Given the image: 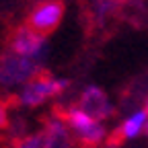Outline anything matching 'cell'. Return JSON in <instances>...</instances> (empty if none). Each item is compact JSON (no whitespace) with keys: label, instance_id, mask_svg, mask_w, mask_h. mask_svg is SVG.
<instances>
[{"label":"cell","instance_id":"cell-9","mask_svg":"<svg viewBox=\"0 0 148 148\" xmlns=\"http://www.w3.org/2000/svg\"><path fill=\"white\" fill-rule=\"evenodd\" d=\"M4 123H6V119H4V111L0 109V125H4Z\"/></svg>","mask_w":148,"mask_h":148},{"label":"cell","instance_id":"cell-7","mask_svg":"<svg viewBox=\"0 0 148 148\" xmlns=\"http://www.w3.org/2000/svg\"><path fill=\"white\" fill-rule=\"evenodd\" d=\"M146 117H148L146 109H144V111H136L132 117H127V119L121 123V127H119V132H121L123 140L136 138V136L142 132V130H144V125H146Z\"/></svg>","mask_w":148,"mask_h":148},{"label":"cell","instance_id":"cell-10","mask_svg":"<svg viewBox=\"0 0 148 148\" xmlns=\"http://www.w3.org/2000/svg\"><path fill=\"white\" fill-rule=\"evenodd\" d=\"M146 113H148V103H146Z\"/></svg>","mask_w":148,"mask_h":148},{"label":"cell","instance_id":"cell-2","mask_svg":"<svg viewBox=\"0 0 148 148\" xmlns=\"http://www.w3.org/2000/svg\"><path fill=\"white\" fill-rule=\"evenodd\" d=\"M68 86V80H60V78H53L49 72L41 70L37 76L27 82L18 95V103L27 105V107H37L41 105L43 101H47L53 95H60V92Z\"/></svg>","mask_w":148,"mask_h":148},{"label":"cell","instance_id":"cell-11","mask_svg":"<svg viewBox=\"0 0 148 148\" xmlns=\"http://www.w3.org/2000/svg\"><path fill=\"white\" fill-rule=\"evenodd\" d=\"M146 132H148V123H146Z\"/></svg>","mask_w":148,"mask_h":148},{"label":"cell","instance_id":"cell-8","mask_svg":"<svg viewBox=\"0 0 148 148\" xmlns=\"http://www.w3.org/2000/svg\"><path fill=\"white\" fill-rule=\"evenodd\" d=\"M14 148H43V136H27Z\"/></svg>","mask_w":148,"mask_h":148},{"label":"cell","instance_id":"cell-5","mask_svg":"<svg viewBox=\"0 0 148 148\" xmlns=\"http://www.w3.org/2000/svg\"><path fill=\"white\" fill-rule=\"evenodd\" d=\"M76 107L80 111H84V113L88 117H92L95 121L107 119L113 113V105L109 103V97L105 95V90H101L97 86H86L80 92V99H78Z\"/></svg>","mask_w":148,"mask_h":148},{"label":"cell","instance_id":"cell-6","mask_svg":"<svg viewBox=\"0 0 148 148\" xmlns=\"http://www.w3.org/2000/svg\"><path fill=\"white\" fill-rule=\"evenodd\" d=\"M43 148H70V134L62 119H49L43 132Z\"/></svg>","mask_w":148,"mask_h":148},{"label":"cell","instance_id":"cell-4","mask_svg":"<svg viewBox=\"0 0 148 148\" xmlns=\"http://www.w3.org/2000/svg\"><path fill=\"white\" fill-rule=\"evenodd\" d=\"M10 51L18 53V56H25V58H39V56L43 53V47H45V37L39 35L37 31H33L31 27L23 25L18 27L12 37H10V43H8Z\"/></svg>","mask_w":148,"mask_h":148},{"label":"cell","instance_id":"cell-1","mask_svg":"<svg viewBox=\"0 0 148 148\" xmlns=\"http://www.w3.org/2000/svg\"><path fill=\"white\" fill-rule=\"evenodd\" d=\"M43 68L35 64V60L18 56L14 51H4L0 56V84L2 86H12L21 82H31Z\"/></svg>","mask_w":148,"mask_h":148},{"label":"cell","instance_id":"cell-3","mask_svg":"<svg viewBox=\"0 0 148 148\" xmlns=\"http://www.w3.org/2000/svg\"><path fill=\"white\" fill-rule=\"evenodd\" d=\"M64 2L62 0H45L39 2L29 14L27 18V27H31L33 31H37L39 35L47 37L49 33H53L60 27L62 16H64Z\"/></svg>","mask_w":148,"mask_h":148}]
</instances>
